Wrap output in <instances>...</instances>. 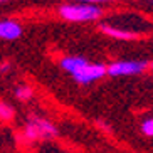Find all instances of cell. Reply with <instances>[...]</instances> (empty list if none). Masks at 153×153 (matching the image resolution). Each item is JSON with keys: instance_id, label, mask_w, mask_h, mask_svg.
Returning a JSON list of instances; mask_svg holds the SVG:
<instances>
[{"instance_id": "6da1fadb", "label": "cell", "mask_w": 153, "mask_h": 153, "mask_svg": "<svg viewBox=\"0 0 153 153\" xmlns=\"http://www.w3.org/2000/svg\"><path fill=\"white\" fill-rule=\"evenodd\" d=\"M59 12L66 20H72V22H86L101 15V10L94 5H64Z\"/></svg>"}, {"instance_id": "7a4b0ae2", "label": "cell", "mask_w": 153, "mask_h": 153, "mask_svg": "<svg viewBox=\"0 0 153 153\" xmlns=\"http://www.w3.org/2000/svg\"><path fill=\"white\" fill-rule=\"evenodd\" d=\"M72 77L76 79V82L79 84H88V82H93L96 79H101V77L106 74V68L101 66V64H88L84 62L82 66L76 69V71L71 72Z\"/></svg>"}, {"instance_id": "3957f363", "label": "cell", "mask_w": 153, "mask_h": 153, "mask_svg": "<svg viewBox=\"0 0 153 153\" xmlns=\"http://www.w3.org/2000/svg\"><path fill=\"white\" fill-rule=\"evenodd\" d=\"M25 136L29 140H37V138H52L56 136V128L49 121L41 120V118H32L30 123L25 128Z\"/></svg>"}, {"instance_id": "277c9868", "label": "cell", "mask_w": 153, "mask_h": 153, "mask_svg": "<svg viewBox=\"0 0 153 153\" xmlns=\"http://www.w3.org/2000/svg\"><path fill=\"white\" fill-rule=\"evenodd\" d=\"M146 68L145 62H136V61H123V62H114L109 68H106V72L111 76H131L138 74Z\"/></svg>"}, {"instance_id": "5b68a950", "label": "cell", "mask_w": 153, "mask_h": 153, "mask_svg": "<svg viewBox=\"0 0 153 153\" xmlns=\"http://www.w3.org/2000/svg\"><path fill=\"white\" fill-rule=\"evenodd\" d=\"M20 25L12 20H4L0 22V39H7V41H14L20 36Z\"/></svg>"}, {"instance_id": "8992f818", "label": "cell", "mask_w": 153, "mask_h": 153, "mask_svg": "<svg viewBox=\"0 0 153 153\" xmlns=\"http://www.w3.org/2000/svg\"><path fill=\"white\" fill-rule=\"evenodd\" d=\"M101 30H103L104 34H108V36L114 37V39H125V41H128V39H135V37H136L135 32L121 30V29L109 27V25H101Z\"/></svg>"}, {"instance_id": "52a82bcc", "label": "cell", "mask_w": 153, "mask_h": 153, "mask_svg": "<svg viewBox=\"0 0 153 153\" xmlns=\"http://www.w3.org/2000/svg\"><path fill=\"white\" fill-rule=\"evenodd\" d=\"M86 61L82 57H77V56H71V57H64L62 61H61V66H62V69H66L68 72H72L76 71L79 66H82Z\"/></svg>"}, {"instance_id": "ba28073f", "label": "cell", "mask_w": 153, "mask_h": 153, "mask_svg": "<svg viewBox=\"0 0 153 153\" xmlns=\"http://www.w3.org/2000/svg\"><path fill=\"white\" fill-rule=\"evenodd\" d=\"M12 116H14V109L7 106L5 103H0V120L9 121V120H12Z\"/></svg>"}, {"instance_id": "9c48e42d", "label": "cell", "mask_w": 153, "mask_h": 153, "mask_svg": "<svg viewBox=\"0 0 153 153\" xmlns=\"http://www.w3.org/2000/svg\"><path fill=\"white\" fill-rule=\"evenodd\" d=\"M15 94H17L19 99H29L32 96V89H30V88H27V86H24V88H17Z\"/></svg>"}, {"instance_id": "30bf717a", "label": "cell", "mask_w": 153, "mask_h": 153, "mask_svg": "<svg viewBox=\"0 0 153 153\" xmlns=\"http://www.w3.org/2000/svg\"><path fill=\"white\" fill-rule=\"evenodd\" d=\"M141 131H143L146 136H152L153 135V121H152V120L143 121V125H141Z\"/></svg>"}, {"instance_id": "8fae6325", "label": "cell", "mask_w": 153, "mask_h": 153, "mask_svg": "<svg viewBox=\"0 0 153 153\" xmlns=\"http://www.w3.org/2000/svg\"><path fill=\"white\" fill-rule=\"evenodd\" d=\"M7 69H9V62H5V64H2V66H0V71H2V72H5Z\"/></svg>"}, {"instance_id": "7c38bea8", "label": "cell", "mask_w": 153, "mask_h": 153, "mask_svg": "<svg viewBox=\"0 0 153 153\" xmlns=\"http://www.w3.org/2000/svg\"><path fill=\"white\" fill-rule=\"evenodd\" d=\"M84 2H103V0H84Z\"/></svg>"}, {"instance_id": "4fadbf2b", "label": "cell", "mask_w": 153, "mask_h": 153, "mask_svg": "<svg viewBox=\"0 0 153 153\" xmlns=\"http://www.w3.org/2000/svg\"><path fill=\"white\" fill-rule=\"evenodd\" d=\"M0 2H5V0H0Z\"/></svg>"}]
</instances>
